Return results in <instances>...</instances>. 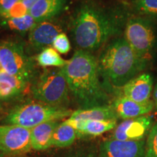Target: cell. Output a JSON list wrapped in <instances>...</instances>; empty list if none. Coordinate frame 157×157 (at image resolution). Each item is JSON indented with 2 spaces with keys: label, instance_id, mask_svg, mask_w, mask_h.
Returning a JSON list of instances; mask_svg holds the SVG:
<instances>
[{
  "label": "cell",
  "instance_id": "cell-1",
  "mask_svg": "<svg viewBox=\"0 0 157 157\" xmlns=\"http://www.w3.org/2000/svg\"><path fill=\"white\" fill-rule=\"evenodd\" d=\"M68 90L80 109L107 105L98 61L91 52L78 50L63 66Z\"/></svg>",
  "mask_w": 157,
  "mask_h": 157
},
{
  "label": "cell",
  "instance_id": "cell-2",
  "mask_svg": "<svg viewBox=\"0 0 157 157\" xmlns=\"http://www.w3.org/2000/svg\"><path fill=\"white\" fill-rule=\"evenodd\" d=\"M98 64L100 74L111 86L123 87L146 68L148 62L137 56L123 37L105 47Z\"/></svg>",
  "mask_w": 157,
  "mask_h": 157
},
{
  "label": "cell",
  "instance_id": "cell-3",
  "mask_svg": "<svg viewBox=\"0 0 157 157\" xmlns=\"http://www.w3.org/2000/svg\"><path fill=\"white\" fill-rule=\"evenodd\" d=\"M118 31L113 17L92 6L82 7L74 20V40L80 50L90 52L101 48Z\"/></svg>",
  "mask_w": 157,
  "mask_h": 157
},
{
  "label": "cell",
  "instance_id": "cell-4",
  "mask_svg": "<svg viewBox=\"0 0 157 157\" xmlns=\"http://www.w3.org/2000/svg\"><path fill=\"white\" fill-rule=\"evenodd\" d=\"M72 113L66 107L52 106L41 102H28L13 108L4 123L32 129L46 121H60L70 117Z\"/></svg>",
  "mask_w": 157,
  "mask_h": 157
},
{
  "label": "cell",
  "instance_id": "cell-5",
  "mask_svg": "<svg viewBox=\"0 0 157 157\" xmlns=\"http://www.w3.org/2000/svg\"><path fill=\"white\" fill-rule=\"evenodd\" d=\"M68 90L63 67L45 69L31 87L39 102L58 107H65L68 103Z\"/></svg>",
  "mask_w": 157,
  "mask_h": 157
},
{
  "label": "cell",
  "instance_id": "cell-6",
  "mask_svg": "<svg viewBox=\"0 0 157 157\" xmlns=\"http://www.w3.org/2000/svg\"><path fill=\"white\" fill-rule=\"evenodd\" d=\"M124 38L137 56L148 63L157 51L156 23L145 17H132L127 23Z\"/></svg>",
  "mask_w": 157,
  "mask_h": 157
},
{
  "label": "cell",
  "instance_id": "cell-7",
  "mask_svg": "<svg viewBox=\"0 0 157 157\" xmlns=\"http://www.w3.org/2000/svg\"><path fill=\"white\" fill-rule=\"evenodd\" d=\"M0 66L7 74L29 81L34 71V63L23 44L14 41L0 42Z\"/></svg>",
  "mask_w": 157,
  "mask_h": 157
},
{
  "label": "cell",
  "instance_id": "cell-8",
  "mask_svg": "<svg viewBox=\"0 0 157 157\" xmlns=\"http://www.w3.org/2000/svg\"><path fill=\"white\" fill-rule=\"evenodd\" d=\"M31 129L13 124L0 125V154L23 156L31 150Z\"/></svg>",
  "mask_w": 157,
  "mask_h": 157
},
{
  "label": "cell",
  "instance_id": "cell-9",
  "mask_svg": "<svg viewBox=\"0 0 157 157\" xmlns=\"http://www.w3.org/2000/svg\"><path fill=\"white\" fill-rule=\"evenodd\" d=\"M154 117L149 115L125 119L113 129L109 139L122 141L145 140L154 124Z\"/></svg>",
  "mask_w": 157,
  "mask_h": 157
},
{
  "label": "cell",
  "instance_id": "cell-10",
  "mask_svg": "<svg viewBox=\"0 0 157 157\" xmlns=\"http://www.w3.org/2000/svg\"><path fill=\"white\" fill-rule=\"evenodd\" d=\"M146 143L145 140L122 141L109 139L100 145L98 157H145Z\"/></svg>",
  "mask_w": 157,
  "mask_h": 157
},
{
  "label": "cell",
  "instance_id": "cell-11",
  "mask_svg": "<svg viewBox=\"0 0 157 157\" xmlns=\"http://www.w3.org/2000/svg\"><path fill=\"white\" fill-rule=\"evenodd\" d=\"M123 95L138 103L150 101L154 90V77L150 73L139 74L122 87Z\"/></svg>",
  "mask_w": 157,
  "mask_h": 157
},
{
  "label": "cell",
  "instance_id": "cell-12",
  "mask_svg": "<svg viewBox=\"0 0 157 157\" xmlns=\"http://www.w3.org/2000/svg\"><path fill=\"white\" fill-rule=\"evenodd\" d=\"M111 106L117 117L125 120L147 115L154 110L155 105L151 100L145 103H138L122 95L117 98Z\"/></svg>",
  "mask_w": 157,
  "mask_h": 157
},
{
  "label": "cell",
  "instance_id": "cell-13",
  "mask_svg": "<svg viewBox=\"0 0 157 157\" xmlns=\"http://www.w3.org/2000/svg\"><path fill=\"white\" fill-rule=\"evenodd\" d=\"M60 33V29L58 25L48 21L37 23L29 31V43L36 50H43L52 44Z\"/></svg>",
  "mask_w": 157,
  "mask_h": 157
},
{
  "label": "cell",
  "instance_id": "cell-14",
  "mask_svg": "<svg viewBox=\"0 0 157 157\" xmlns=\"http://www.w3.org/2000/svg\"><path fill=\"white\" fill-rule=\"evenodd\" d=\"M66 122L71 125L79 137H96L112 130L117 127V120H90L78 121L68 118Z\"/></svg>",
  "mask_w": 157,
  "mask_h": 157
},
{
  "label": "cell",
  "instance_id": "cell-15",
  "mask_svg": "<svg viewBox=\"0 0 157 157\" xmlns=\"http://www.w3.org/2000/svg\"><path fill=\"white\" fill-rule=\"evenodd\" d=\"M28 81L0 71V100L8 102L19 97L26 88Z\"/></svg>",
  "mask_w": 157,
  "mask_h": 157
},
{
  "label": "cell",
  "instance_id": "cell-16",
  "mask_svg": "<svg viewBox=\"0 0 157 157\" xmlns=\"http://www.w3.org/2000/svg\"><path fill=\"white\" fill-rule=\"evenodd\" d=\"M60 124L58 120L49 121L31 129V148L34 151H45L52 147V135Z\"/></svg>",
  "mask_w": 157,
  "mask_h": 157
},
{
  "label": "cell",
  "instance_id": "cell-17",
  "mask_svg": "<svg viewBox=\"0 0 157 157\" xmlns=\"http://www.w3.org/2000/svg\"><path fill=\"white\" fill-rule=\"evenodd\" d=\"M67 0H38L31 9L29 14L36 23L47 21L58 15L63 10Z\"/></svg>",
  "mask_w": 157,
  "mask_h": 157
},
{
  "label": "cell",
  "instance_id": "cell-18",
  "mask_svg": "<svg viewBox=\"0 0 157 157\" xmlns=\"http://www.w3.org/2000/svg\"><path fill=\"white\" fill-rule=\"evenodd\" d=\"M117 115L111 105H100L89 109H78L69 117V119L78 121L90 120H117Z\"/></svg>",
  "mask_w": 157,
  "mask_h": 157
},
{
  "label": "cell",
  "instance_id": "cell-19",
  "mask_svg": "<svg viewBox=\"0 0 157 157\" xmlns=\"http://www.w3.org/2000/svg\"><path fill=\"white\" fill-rule=\"evenodd\" d=\"M78 137L77 132L66 121L60 122L54 131L52 146L57 148H67L71 146Z\"/></svg>",
  "mask_w": 157,
  "mask_h": 157
},
{
  "label": "cell",
  "instance_id": "cell-20",
  "mask_svg": "<svg viewBox=\"0 0 157 157\" xmlns=\"http://www.w3.org/2000/svg\"><path fill=\"white\" fill-rule=\"evenodd\" d=\"M36 23V21L29 14L1 20V25L4 28L18 32L30 31Z\"/></svg>",
  "mask_w": 157,
  "mask_h": 157
},
{
  "label": "cell",
  "instance_id": "cell-21",
  "mask_svg": "<svg viewBox=\"0 0 157 157\" xmlns=\"http://www.w3.org/2000/svg\"><path fill=\"white\" fill-rule=\"evenodd\" d=\"M37 63L42 67H63L67 61L63 59L52 48H47L36 57Z\"/></svg>",
  "mask_w": 157,
  "mask_h": 157
},
{
  "label": "cell",
  "instance_id": "cell-22",
  "mask_svg": "<svg viewBox=\"0 0 157 157\" xmlns=\"http://www.w3.org/2000/svg\"><path fill=\"white\" fill-rule=\"evenodd\" d=\"M134 7L142 17L157 21V0H135Z\"/></svg>",
  "mask_w": 157,
  "mask_h": 157
},
{
  "label": "cell",
  "instance_id": "cell-23",
  "mask_svg": "<svg viewBox=\"0 0 157 157\" xmlns=\"http://www.w3.org/2000/svg\"><path fill=\"white\" fill-rule=\"evenodd\" d=\"M145 157H157V121L147 137Z\"/></svg>",
  "mask_w": 157,
  "mask_h": 157
},
{
  "label": "cell",
  "instance_id": "cell-24",
  "mask_svg": "<svg viewBox=\"0 0 157 157\" xmlns=\"http://www.w3.org/2000/svg\"><path fill=\"white\" fill-rule=\"evenodd\" d=\"M53 48L61 54H66L71 50V44L68 36L64 33H60L56 37L53 43Z\"/></svg>",
  "mask_w": 157,
  "mask_h": 157
},
{
  "label": "cell",
  "instance_id": "cell-25",
  "mask_svg": "<svg viewBox=\"0 0 157 157\" xmlns=\"http://www.w3.org/2000/svg\"><path fill=\"white\" fill-rule=\"evenodd\" d=\"M52 157H96L93 152L86 149L79 148L76 150H71L67 153L60 155H57Z\"/></svg>",
  "mask_w": 157,
  "mask_h": 157
},
{
  "label": "cell",
  "instance_id": "cell-26",
  "mask_svg": "<svg viewBox=\"0 0 157 157\" xmlns=\"http://www.w3.org/2000/svg\"><path fill=\"white\" fill-rule=\"evenodd\" d=\"M20 2L21 0H0V19H3Z\"/></svg>",
  "mask_w": 157,
  "mask_h": 157
},
{
  "label": "cell",
  "instance_id": "cell-27",
  "mask_svg": "<svg viewBox=\"0 0 157 157\" xmlns=\"http://www.w3.org/2000/svg\"><path fill=\"white\" fill-rule=\"evenodd\" d=\"M37 1H38V0H21V2L23 4V5L24 6L25 8L28 10L29 12V10L31 9V7H32Z\"/></svg>",
  "mask_w": 157,
  "mask_h": 157
},
{
  "label": "cell",
  "instance_id": "cell-28",
  "mask_svg": "<svg viewBox=\"0 0 157 157\" xmlns=\"http://www.w3.org/2000/svg\"><path fill=\"white\" fill-rule=\"evenodd\" d=\"M153 98H154V101H153L154 103V105L157 110V82L155 84L154 90H153Z\"/></svg>",
  "mask_w": 157,
  "mask_h": 157
},
{
  "label": "cell",
  "instance_id": "cell-29",
  "mask_svg": "<svg viewBox=\"0 0 157 157\" xmlns=\"http://www.w3.org/2000/svg\"><path fill=\"white\" fill-rule=\"evenodd\" d=\"M1 108H2V101L1 100H0V109H1Z\"/></svg>",
  "mask_w": 157,
  "mask_h": 157
},
{
  "label": "cell",
  "instance_id": "cell-30",
  "mask_svg": "<svg viewBox=\"0 0 157 157\" xmlns=\"http://www.w3.org/2000/svg\"><path fill=\"white\" fill-rule=\"evenodd\" d=\"M0 157H3V156H2V155H1V154H0Z\"/></svg>",
  "mask_w": 157,
  "mask_h": 157
},
{
  "label": "cell",
  "instance_id": "cell-31",
  "mask_svg": "<svg viewBox=\"0 0 157 157\" xmlns=\"http://www.w3.org/2000/svg\"><path fill=\"white\" fill-rule=\"evenodd\" d=\"M17 157H23V156H17Z\"/></svg>",
  "mask_w": 157,
  "mask_h": 157
}]
</instances>
